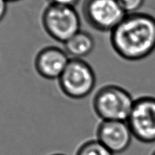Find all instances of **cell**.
<instances>
[{
    "label": "cell",
    "mask_w": 155,
    "mask_h": 155,
    "mask_svg": "<svg viewBox=\"0 0 155 155\" xmlns=\"http://www.w3.org/2000/svg\"><path fill=\"white\" fill-rule=\"evenodd\" d=\"M115 53L127 61H139L155 50V18L143 12L127 15L110 32Z\"/></svg>",
    "instance_id": "6da1fadb"
},
{
    "label": "cell",
    "mask_w": 155,
    "mask_h": 155,
    "mask_svg": "<svg viewBox=\"0 0 155 155\" xmlns=\"http://www.w3.org/2000/svg\"><path fill=\"white\" fill-rule=\"evenodd\" d=\"M134 100L131 94L123 87L107 84L95 93L92 106L101 120L127 121Z\"/></svg>",
    "instance_id": "7a4b0ae2"
},
{
    "label": "cell",
    "mask_w": 155,
    "mask_h": 155,
    "mask_svg": "<svg viewBox=\"0 0 155 155\" xmlns=\"http://www.w3.org/2000/svg\"><path fill=\"white\" fill-rule=\"evenodd\" d=\"M58 81L66 97L81 100L92 92L96 84V75L87 62L82 59H71Z\"/></svg>",
    "instance_id": "3957f363"
},
{
    "label": "cell",
    "mask_w": 155,
    "mask_h": 155,
    "mask_svg": "<svg viewBox=\"0 0 155 155\" xmlns=\"http://www.w3.org/2000/svg\"><path fill=\"white\" fill-rule=\"evenodd\" d=\"M42 24L50 37L62 43L81 30V19L75 7L50 3L42 12Z\"/></svg>",
    "instance_id": "277c9868"
},
{
    "label": "cell",
    "mask_w": 155,
    "mask_h": 155,
    "mask_svg": "<svg viewBox=\"0 0 155 155\" xmlns=\"http://www.w3.org/2000/svg\"><path fill=\"white\" fill-rule=\"evenodd\" d=\"M82 15L91 27L110 33L127 15L117 0H84Z\"/></svg>",
    "instance_id": "5b68a950"
},
{
    "label": "cell",
    "mask_w": 155,
    "mask_h": 155,
    "mask_svg": "<svg viewBox=\"0 0 155 155\" xmlns=\"http://www.w3.org/2000/svg\"><path fill=\"white\" fill-rule=\"evenodd\" d=\"M134 138L145 144L155 142V97L135 99L127 120Z\"/></svg>",
    "instance_id": "8992f818"
},
{
    "label": "cell",
    "mask_w": 155,
    "mask_h": 155,
    "mask_svg": "<svg viewBox=\"0 0 155 155\" xmlns=\"http://www.w3.org/2000/svg\"><path fill=\"white\" fill-rule=\"evenodd\" d=\"M96 138L115 154L126 151L134 137L127 121L101 120L97 127Z\"/></svg>",
    "instance_id": "52a82bcc"
},
{
    "label": "cell",
    "mask_w": 155,
    "mask_h": 155,
    "mask_svg": "<svg viewBox=\"0 0 155 155\" xmlns=\"http://www.w3.org/2000/svg\"><path fill=\"white\" fill-rule=\"evenodd\" d=\"M71 58L64 49L48 46L41 49L36 54L34 66L36 72L47 80H56L60 78Z\"/></svg>",
    "instance_id": "ba28073f"
},
{
    "label": "cell",
    "mask_w": 155,
    "mask_h": 155,
    "mask_svg": "<svg viewBox=\"0 0 155 155\" xmlns=\"http://www.w3.org/2000/svg\"><path fill=\"white\" fill-rule=\"evenodd\" d=\"M95 42L89 32L80 30L64 43V50L71 59H82L95 49Z\"/></svg>",
    "instance_id": "9c48e42d"
},
{
    "label": "cell",
    "mask_w": 155,
    "mask_h": 155,
    "mask_svg": "<svg viewBox=\"0 0 155 155\" xmlns=\"http://www.w3.org/2000/svg\"><path fill=\"white\" fill-rule=\"evenodd\" d=\"M76 155H114L97 139L83 143L77 150Z\"/></svg>",
    "instance_id": "30bf717a"
},
{
    "label": "cell",
    "mask_w": 155,
    "mask_h": 155,
    "mask_svg": "<svg viewBox=\"0 0 155 155\" xmlns=\"http://www.w3.org/2000/svg\"><path fill=\"white\" fill-rule=\"evenodd\" d=\"M117 2L126 15H130L139 12L145 0H117Z\"/></svg>",
    "instance_id": "8fae6325"
},
{
    "label": "cell",
    "mask_w": 155,
    "mask_h": 155,
    "mask_svg": "<svg viewBox=\"0 0 155 155\" xmlns=\"http://www.w3.org/2000/svg\"><path fill=\"white\" fill-rule=\"evenodd\" d=\"M50 4L57 5L68 6V7H75L78 4L80 0H48Z\"/></svg>",
    "instance_id": "7c38bea8"
},
{
    "label": "cell",
    "mask_w": 155,
    "mask_h": 155,
    "mask_svg": "<svg viewBox=\"0 0 155 155\" xmlns=\"http://www.w3.org/2000/svg\"><path fill=\"white\" fill-rule=\"evenodd\" d=\"M7 3L6 0H0V21L3 19L7 12Z\"/></svg>",
    "instance_id": "4fadbf2b"
},
{
    "label": "cell",
    "mask_w": 155,
    "mask_h": 155,
    "mask_svg": "<svg viewBox=\"0 0 155 155\" xmlns=\"http://www.w3.org/2000/svg\"><path fill=\"white\" fill-rule=\"evenodd\" d=\"M8 2H18V1H21V0H6Z\"/></svg>",
    "instance_id": "5bb4252c"
},
{
    "label": "cell",
    "mask_w": 155,
    "mask_h": 155,
    "mask_svg": "<svg viewBox=\"0 0 155 155\" xmlns=\"http://www.w3.org/2000/svg\"><path fill=\"white\" fill-rule=\"evenodd\" d=\"M52 155H65V154H63V153H54V154H52Z\"/></svg>",
    "instance_id": "9a60e30c"
},
{
    "label": "cell",
    "mask_w": 155,
    "mask_h": 155,
    "mask_svg": "<svg viewBox=\"0 0 155 155\" xmlns=\"http://www.w3.org/2000/svg\"><path fill=\"white\" fill-rule=\"evenodd\" d=\"M151 155H155V150H154V152H153V153H152V154H151Z\"/></svg>",
    "instance_id": "2e32d148"
}]
</instances>
